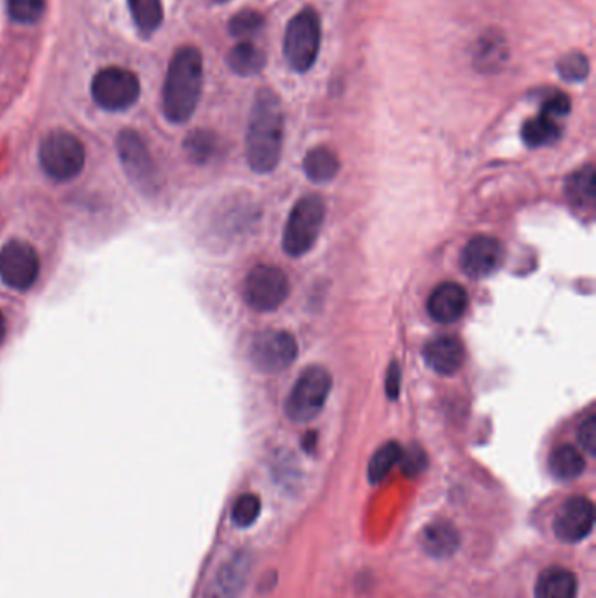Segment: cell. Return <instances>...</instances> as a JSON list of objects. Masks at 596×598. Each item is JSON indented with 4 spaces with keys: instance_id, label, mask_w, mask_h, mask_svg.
Masks as SVG:
<instances>
[{
    "instance_id": "obj_1",
    "label": "cell",
    "mask_w": 596,
    "mask_h": 598,
    "mask_svg": "<svg viewBox=\"0 0 596 598\" xmlns=\"http://www.w3.org/2000/svg\"><path fill=\"white\" fill-rule=\"evenodd\" d=\"M283 107L278 94L269 88L257 91L249 117L245 154L249 167L257 174H269L282 156Z\"/></svg>"
},
{
    "instance_id": "obj_2",
    "label": "cell",
    "mask_w": 596,
    "mask_h": 598,
    "mask_svg": "<svg viewBox=\"0 0 596 598\" xmlns=\"http://www.w3.org/2000/svg\"><path fill=\"white\" fill-rule=\"evenodd\" d=\"M202 90V53L194 46L179 48L172 56L163 88V111L166 119L175 125L189 122L200 104Z\"/></svg>"
},
{
    "instance_id": "obj_3",
    "label": "cell",
    "mask_w": 596,
    "mask_h": 598,
    "mask_svg": "<svg viewBox=\"0 0 596 598\" xmlns=\"http://www.w3.org/2000/svg\"><path fill=\"white\" fill-rule=\"evenodd\" d=\"M322 25L320 16L314 8L301 10L286 27L283 36V56L288 60L292 71L308 73L319 59Z\"/></svg>"
},
{
    "instance_id": "obj_4",
    "label": "cell",
    "mask_w": 596,
    "mask_h": 598,
    "mask_svg": "<svg viewBox=\"0 0 596 598\" xmlns=\"http://www.w3.org/2000/svg\"><path fill=\"white\" fill-rule=\"evenodd\" d=\"M39 163L46 176L54 182H68L85 168V145L71 131H51L39 145Z\"/></svg>"
},
{
    "instance_id": "obj_5",
    "label": "cell",
    "mask_w": 596,
    "mask_h": 598,
    "mask_svg": "<svg viewBox=\"0 0 596 598\" xmlns=\"http://www.w3.org/2000/svg\"><path fill=\"white\" fill-rule=\"evenodd\" d=\"M326 219V203L317 194L303 196L289 214L288 225L283 230V251L291 257L308 254L319 240Z\"/></svg>"
},
{
    "instance_id": "obj_6",
    "label": "cell",
    "mask_w": 596,
    "mask_h": 598,
    "mask_svg": "<svg viewBox=\"0 0 596 598\" xmlns=\"http://www.w3.org/2000/svg\"><path fill=\"white\" fill-rule=\"evenodd\" d=\"M331 387L332 378L328 369L312 366L303 371L286 400L288 419L296 423H308L317 419L326 406Z\"/></svg>"
},
{
    "instance_id": "obj_7",
    "label": "cell",
    "mask_w": 596,
    "mask_h": 598,
    "mask_svg": "<svg viewBox=\"0 0 596 598\" xmlns=\"http://www.w3.org/2000/svg\"><path fill=\"white\" fill-rule=\"evenodd\" d=\"M91 94L97 105L105 111H126L139 100V77L128 68H102L91 81Z\"/></svg>"
},
{
    "instance_id": "obj_8",
    "label": "cell",
    "mask_w": 596,
    "mask_h": 598,
    "mask_svg": "<svg viewBox=\"0 0 596 598\" xmlns=\"http://www.w3.org/2000/svg\"><path fill=\"white\" fill-rule=\"evenodd\" d=\"M297 357L296 338L288 331H261L252 338L249 359L261 373H282Z\"/></svg>"
},
{
    "instance_id": "obj_9",
    "label": "cell",
    "mask_w": 596,
    "mask_h": 598,
    "mask_svg": "<svg viewBox=\"0 0 596 598\" xmlns=\"http://www.w3.org/2000/svg\"><path fill=\"white\" fill-rule=\"evenodd\" d=\"M41 273L36 249L23 240H11L0 249V280L14 291H28Z\"/></svg>"
},
{
    "instance_id": "obj_10",
    "label": "cell",
    "mask_w": 596,
    "mask_h": 598,
    "mask_svg": "<svg viewBox=\"0 0 596 598\" xmlns=\"http://www.w3.org/2000/svg\"><path fill=\"white\" fill-rule=\"evenodd\" d=\"M289 280L280 268L259 265L252 268L243 285V297L256 311H274L288 300Z\"/></svg>"
},
{
    "instance_id": "obj_11",
    "label": "cell",
    "mask_w": 596,
    "mask_h": 598,
    "mask_svg": "<svg viewBox=\"0 0 596 598\" xmlns=\"http://www.w3.org/2000/svg\"><path fill=\"white\" fill-rule=\"evenodd\" d=\"M117 154L125 167L126 176L130 177L137 188L142 191L156 189V167L142 137L134 130H123L117 137Z\"/></svg>"
},
{
    "instance_id": "obj_12",
    "label": "cell",
    "mask_w": 596,
    "mask_h": 598,
    "mask_svg": "<svg viewBox=\"0 0 596 598\" xmlns=\"http://www.w3.org/2000/svg\"><path fill=\"white\" fill-rule=\"evenodd\" d=\"M593 525H595L593 502L586 497L578 495V497H570L563 502L560 511L556 513L553 529H555L558 539L569 543V545H575L592 534Z\"/></svg>"
},
{
    "instance_id": "obj_13",
    "label": "cell",
    "mask_w": 596,
    "mask_h": 598,
    "mask_svg": "<svg viewBox=\"0 0 596 598\" xmlns=\"http://www.w3.org/2000/svg\"><path fill=\"white\" fill-rule=\"evenodd\" d=\"M504 262V245L490 234H478L467 242L460 256L464 273L471 279H484L500 268Z\"/></svg>"
},
{
    "instance_id": "obj_14",
    "label": "cell",
    "mask_w": 596,
    "mask_h": 598,
    "mask_svg": "<svg viewBox=\"0 0 596 598\" xmlns=\"http://www.w3.org/2000/svg\"><path fill=\"white\" fill-rule=\"evenodd\" d=\"M469 296L466 289L455 282L440 283L427 302L431 319L440 325H453L466 314Z\"/></svg>"
},
{
    "instance_id": "obj_15",
    "label": "cell",
    "mask_w": 596,
    "mask_h": 598,
    "mask_svg": "<svg viewBox=\"0 0 596 598\" xmlns=\"http://www.w3.org/2000/svg\"><path fill=\"white\" fill-rule=\"evenodd\" d=\"M427 366L443 377H452L462 369L466 362V351L458 338L438 336L423 348Z\"/></svg>"
},
{
    "instance_id": "obj_16",
    "label": "cell",
    "mask_w": 596,
    "mask_h": 598,
    "mask_svg": "<svg viewBox=\"0 0 596 598\" xmlns=\"http://www.w3.org/2000/svg\"><path fill=\"white\" fill-rule=\"evenodd\" d=\"M578 577L563 567H549L541 572L535 583V598H575Z\"/></svg>"
},
{
    "instance_id": "obj_17",
    "label": "cell",
    "mask_w": 596,
    "mask_h": 598,
    "mask_svg": "<svg viewBox=\"0 0 596 598\" xmlns=\"http://www.w3.org/2000/svg\"><path fill=\"white\" fill-rule=\"evenodd\" d=\"M248 572V562L243 557H234L217 572L206 598H237L242 589Z\"/></svg>"
},
{
    "instance_id": "obj_18",
    "label": "cell",
    "mask_w": 596,
    "mask_h": 598,
    "mask_svg": "<svg viewBox=\"0 0 596 598\" xmlns=\"http://www.w3.org/2000/svg\"><path fill=\"white\" fill-rule=\"evenodd\" d=\"M560 137V119L549 116L543 111L537 116L530 117L529 122H524L523 128H521V139L529 148H544V145L555 144Z\"/></svg>"
},
{
    "instance_id": "obj_19",
    "label": "cell",
    "mask_w": 596,
    "mask_h": 598,
    "mask_svg": "<svg viewBox=\"0 0 596 598\" xmlns=\"http://www.w3.org/2000/svg\"><path fill=\"white\" fill-rule=\"evenodd\" d=\"M226 62H228V67L238 76H257L266 67V54L256 44L242 41L229 51Z\"/></svg>"
},
{
    "instance_id": "obj_20",
    "label": "cell",
    "mask_w": 596,
    "mask_h": 598,
    "mask_svg": "<svg viewBox=\"0 0 596 598\" xmlns=\"http://www.w3.org/2000/svg\"><path fill=\"white\" fill-rule=\"evenodd\" d=\"M306 177L315 185H326L331 182L340 171V160L337 154L328 148H315L306 154L303 162Z\"/></svg>"
},
{
    "instance_id": "obj_21",
    "label": "cell",
    "mask_w": 596,
    "mask_h": 598,
    "mask_svg": "<svg viewBox=\"0 0 596 598\" xmlns=\"http://www.w3.org/2000/svg\"><path fill=\"white\" fill-rule=\"evenodd\" d=\"M549 469H551L553 476L558 478L561 482H570L583 474L586 469V460L575 446L561 445L553 450L551 457H549Z\"/></svg>"
},
{
    "instance_id": "obj_22",
    "label": "cell",
    "mask_w": 596,
    "mask_h": 598,
    "mask_svg": "<svg viewBox=\"0 0 596 598\" xmlns=\"http://www.w3.org/2000/svg\"><path fill=\"white\" fill-rule=\"evenodd\" d=\"M596 177L595 168L592 165L574 171L567 179L566 194L570 203H574L578 207L589 208L595 203Z\"/></svg>"
},
{
    "instance_id": "obj_23",
    "label": "cell",
    "mask_w": 596,
    "mask_h": 598,
    "mask_svg": "<svg viewBox=\"0 0 596 598\" xmlns=\"http://www.w3.org/2000/svg\"><path fill=\"white\" fill-rule=\"evenodd\" d=\"M507 60L506 39L500 34H486L478 42V51L474 54L475 67L490 73L503 67Z\"/></svg>"
},
{
    "instance_id": "obj_24",
    "label": "cell",
    "mask_w": 596,
    "mask_h": 598,
    "mask_svg": "<svg viewBox=\"0 0 596 598\" xmlns=\"http://www.w3.org/2000/svg\"><path fill=\"white\" fill-rule=\"evenodd\" d=\"M423 548L434 557H448L458 548V534L448 522L432 523L423 532Z\"/></svg>"
},
{
    "instance_id": "obj_25",
    "label": "cell",
    "mask_w": 596,
    "mask_h": 598,
    "mask_svg": "<svg viewBox=\"0 0 596 598\" xmlns=\"http://www.w3.org/2000/svg\"><path fill=\"white\" fill-rule=\"evenodd\" d=\"M131 18L145 36L153 34L163 22L162 0H128Z\"/></svg>"
},
{
    "instance_id": "obj_26",
    "label": "cell",
    "mask_w": 596,
    "mask_h": 598,
    "mask_svg": "<svg viewBox=\"0 0 596 598\" xmlns=\"http://www.w3.org/2000/svg\"><path fill=\"white\" fill-rule=\"evenodd\" d=\"M401 455H403V448L395 441L385 443L378 448L377 454L372 455L371 462H369V482L380 483L386 474H391L392 469L400 463Z\"/></svg>"
},
{
    "instance_id": "obj_27",
    "label": "cell",
    "mask_w": 596,
    "mask_h": 598,
    "mask_svg": "<svg viewBox=\"0 0 596 598\" xmlns=\"http://www.w3.org/2000/svg\"><path fill=\"white\" fill-rule=\"evenodd\" d=\"M556 71L563 81L581 82L589 76V60L581 51H570L558 60Z\"/></svg>"
},
{
    "instance_id": "obj_28",
    "label": "cell",
    "mask_w": 596,
    "mask_h": 598,
    "mask_svg": "<svg viewBox=\"0 0 596 598\" xmlns=\"http://www.w3.org/2000/svg\"><path fill=\"white\" fill-rule=\"evenodd\" d=\"M186 153L196 163H206L217 151V137L211 131L196 130L186 139Z\"/></svg>"
},
{
    "instance_id": "obj_29",
    "label": "cell",
    "mask_w": 596,
    "mask_h": 598,
    "mask_svg": "<svg viewBox=\"0 0 596 598\" xmlns=\"http://www.w3.org/2000/svg\"><path fill=\"white\" fill-rule=\"evenodd\" d=\"M265 27V16L259 11L243 10L229 20L228 30L237 39H249Z\"/></svg>"
},
{
    "instance_id": "obj_30",
    "label": "cell",
    "mask_w": 596,
    "mask_h": 598,
    "mask_svg": "<svg viewBox=\"0 0 596 598\" xmlns=\"http://www.w3.org/2000/svg\"><path fill=\"white\" fill-rule=\"evenodd\" d=\"M261 514V499L256 494H243L234 500L231 520L240 529H249L257 522Z\"/></svg>"
},
{
    "instance_id": "obj_31",
    "label": "cell",
    "mask_w": 596,
    "mask_h": 598,
    "mask_svg": "<svg viewBox=\"0 0 596 598\" xmlns=\"http://www.w3.org/2000/svg\"><path fill=\"white\" fill-rule=\"evenodd\" d=\"M45 10L46 0H8L11 18L25 25L39 22Z\"/></svg>"
},
{
    "instance_id": "obj_32",
    "label": "cell",
    "mask_w": 596,
    "mask_h": 598,
    "mask_svg": "<svg viewBox=\"0 0 596 598\" xmlns=\"http://www.w3.org/2000/svg\"><path fill=\"white\" fill-rule=\"evenodd\" d=\"M570 109H572V102L561 91H555V93L546 97L543 100V105H541L543 113L549 114V116L556 117V119H563V117L569 116Z\"/></svg>"
},
{
    "instance_id": "obj_33",
    "label": "cell",
    "mask_w": 596,
    "mask_h": 598,
    "mask_svg": "<svg viewBox=\"0 0 596 598\" xmlns=\"http://www.w3.org/2000/svg\"><path fill=\"white\" fill-rule=\"evenodd\" d=\"M578 441L587 455H596V417L589 415L578 429Z\"/></svg>"
},
{
    "instance_id": "obj_34",
    "label": "cell",
    "mask_w": 596,
    "mask_h": 598,
    "mask_svg": "<svg viewBox=\"0 0 596 598\" xmlns=\"http://www.w3.org/2000/svg\"><path fill=\"white\" fill-rule=\"evenodd\" d=\"M400 462L403 463L406 476H418L426 469L427 457L418 446H413L411 450L403 451Z\"/></svg>"
},
{
    "instance_id": "obj_35",
    "label": "cell",
    "mask_w": 596,
    "mask_h": 598,
    "mask_svg": "<svg viewBox=\"0 0 596 598\" xmlns=\"http://www.w3.org/2000/svg\"><path fill=\"white\" fill-rule=\"evenodd\" d=\"M385 391L391 399H397L401 392V368L397 362H392L391 368L386 371Z\"/></svg>"
},
{
    "instance_id": "obj_36",
    "label": "cell",
    "mask_w": 596,
    "mask_h": 598,
    "mask_svg": "<svg viewBox=\"0 0 596 598\" xmlns=\"http://www.w3.org/2000/svg\"><path fill=\"white\" fill-rule=\"evenodd\" d=\"M5 340V319L4 314L0 311V345L4 343Z\"/></svg>"
},
{
    "instance_id": "obj_37",
    "label": "cell",
    "mask_w": 596,
    "mask_h": 598,
    "mask_svg": "<svg viewBox=\"0 0 596 598\" xmlns=\"http://www.w3.org/2000/svg\"><path fill=\"white\" fill-rule=\"evenodd\" d=\"M212 2H217V4H225V2H229V0H212Z\"/></svg>"
}]
</instances>
